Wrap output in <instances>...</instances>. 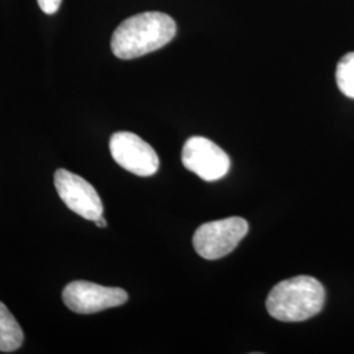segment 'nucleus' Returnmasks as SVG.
<instances>
[{
    "mask_svg": "<svg viewBox=\"0 0 354 354\" xmlns=\"http://www.w3.org/2000/svg\"><path fill=\"white\" fill-rule=\"evenodd\" d=\"M24 342V332L6 304L0 302V352L17 351Z\"/></svg>",
    "mask_w": 354,
    "mask_h": 354,
    "instance_id": "6e6552de",
    "label": "nucleus"
},
{
    "mask_svg": "<svg viewBox=\"0 0 354 354\" xmlns=\"http://www.w3.org/2000/svg\"><path fill=\"white\" fill-rule=\"evenodd\" d=\"M176 36V23L162 12H143L122 21L112 36V51L120 59H134L159 50Z\"/></svg>",
    "mask_w": 354,
    "mask_h": 354,
    "instance_id": "f257e3e1",
    "label": "nucleus"
},
{
    "mask_svg": "<svg viewBox=\"0 0 354 354\" xmlns=\"http://www.w3.org/2000/svg\"><path fill=\"white\" fill-rule=\"evenodd\" d=\"M248 232V223L241 216L207 222L193 236L196 252L206 260H216L232 252Z\"/></svg>",
    "mask_w": 354,
    "mask_h": 354,
    "instance_id": "7ed1b4c3",
    "label": "nucleus"
},
{
    "mask_svg": "<svg viewBox=\"0 0 354 354\" xmlns=\"http://www.w3.org/2000/svg\"><path fill=\"white\" fill-rule=\"evenodd\" d=\"M109 149L114 162L137 176H152L159 169V156L137 134L129 131L115 133L109 142Z\"/></svg>",
    "mask_w": 354,
    "mask_h": 354,
    "instance_id": "423d86ee",
    "label": "nucleus"
},
{
    "mask_svg": "<svg viewBox=\"0 0 354 354\" xmlns=\"http://www.w3.org/2000/svg\"><path fill=\"white\" fill-rule=\"evenodd\" d=\"M37 3L41 11L46 15H53L59 10L62 0H37Z\"/></svg>",
    "mask_w": 354,
    "mask_h": 354,
    "instance_id": "9d476101",
    "label": "nucleus"
},
{
    "mask_svg": "<svg viewBox=\"0 0 354 354\" xmlns=\"http://www.w3.org/2000/svg\"><path fill=\"white\" fill-rule=\"evenodd\" d=\"M62 298L71 311L87 315L127 304L129 295L120 288H106L88 281H74L64 288Z\"/></svg>",
    "mask_w": 354,
    "mask_h": 354,
    "instance_id": "20e7f679",
    "label": "nucleus"
},
{
    "mask_svg": "<svg viewBox=\"0 0 354 354\" xmlns=\"http://www.w3.org/2000/svg\"><path fill=\"white\" fill-rule=\"evenodd\" d=\"M183 165L205 181H216L227 175L230 158L214 142L203 137H192L181 152Z\"/></svg>",
    "mask_w": 354,
    "mask_h": 354,
    "instance_id": "0eeeda50",
    "label": "nucleus"
},
{
    "mask_svg": "<svg viewBox=\"0 0 354 354\" xmlns=\"http://www.w3.org/2000/svg\"><path fill=\"white\" fill-rule=\"evenodd\" d=\"M54 185L64 205L75 214L95 222L104 213L102 198L96 189L83 177L67 169H57Z\"/></svg>",
    "mask_w": 354,
    "mask_h": 354,
    "instance_id": "39448f33",
    "label": "nucleus"
},
{
    "mask_svg": "<svg viewBox=\"0 0 354 354\" xmlns=\"http://www.w3.org/2000/svg\"><path fill=\"white\" fill-rule=\"evenodd\" d=\"M324 302L326 290L317 279L297 276L279 282L270 290L266 310L281 322H304L317 315Z\"/></svg>",
    "mask_w": 354,
    "mask_h": 354,
    "instance_id": "f03ea898",
    "label": "nucleus"
},
{
    "mask_svg": "<svg viewBox=\"0 0 354 354\" xmlns=\"http://www.w3.org/2000/svg\"><path fill=\"white\" fill-rule=\"evenodd\" d=\"M336 82L346 97L354 99V51L345 54L337 64Z\"/></svg>",
    "mask_w": 354,
    "mask_h": 354,
    "instance_id": "1a4fd4ad",
    "label": "nucleus"
},
{
    "mask_svg": "<svg viewBox=\"0 0 354 354\" xmlns=\"http://www.w3.org/2000/svg\"><path fill=\"white\" fill-rule=\"evenodd\" d=\"M95 223H96V226H99V227H106V221L100 216V218H97L96 221H95Z\"/></svg>",
    "mask_w": 354,
    "mask_h": 354,
    "instance_id": "9b49d317",
    "label": "nucleus"
}]
</instances>
